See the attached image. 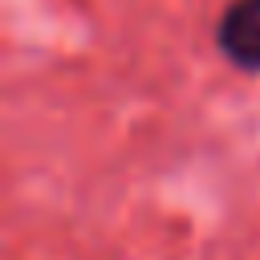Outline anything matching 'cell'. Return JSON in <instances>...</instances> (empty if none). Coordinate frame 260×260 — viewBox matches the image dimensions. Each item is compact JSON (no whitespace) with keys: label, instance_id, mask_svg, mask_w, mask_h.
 <instances>
[{"label":"cell","instance_id":"6da1fadb","mask_svg":"<svg viewBox=\"0 0 260 260\" xmlns=\"http://www.w3.org/2000/svg\"><path fill=\"white\" fill-rule=\"evenodd\" d=\"M215 49L240 73H260V0H228L215 20Z\"/></svg>","mask_w":260,"mask_h":260}]
</instances>
